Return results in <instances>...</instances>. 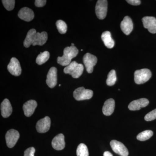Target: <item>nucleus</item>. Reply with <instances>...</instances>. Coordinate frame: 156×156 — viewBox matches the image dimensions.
<instances>
[{
	"instance_id": "nucleus-1",
	"label": "nucleus",
	"mask_w": 156,
	"mask_h": 156,
	"mask_svg": "<svg viewBox=\"0 0 156 156\" xmlns=\"http://www.w3.org/2000/svg\"><path fill=\"white\" fill-rule=\"evenodd\" d=\"M48 39V35L46 32H37L34 29H31L27 33L25 40L23 42V45L26 48H28L31 45L33 46L44 44Z\"/></svg>"
},
{
	"instance_id": "nucleus-2",
	"label": "nucleus",
	"mask_w": 156,
	"mask_h": 156,
	"mask_svg": "<svg viewBox=\"0 0 156 156\" xmlns=\"http://www.w3.org/2000/svg\"><path fill=\"white\" fill-rule=\"evenodd\" d=\"M78 53L79 50L75 46L66 47L63 50V56H58L57 58V62L62 66H67L72 62V59L76 57Z\"/></svg>"
},
{
	"instance_id": "nucleus-3",
	"label": "nucleus",
	"mask_w": 156,
	"mask_h": 156,
	"mask_svg": "<svg viewBox=\"0 0 156 156\" xmlns=\"http://www.w3.org/2000/svg\"><path fill=\"white\" fill-rule=\"evenodd\" d=\"M83 70L84 66L83 64L78 63L76 61H73L65 68L64 73L69 74L73 78L76 79L82 75Z\"/></svg>"
},
{
	"instance_id": "nucleus-4",
	"label": "nucleus",
	"mask_w": 156,
	"mask_h": 156,
	"mask_svg": "<svg viewBox=\"0 0 156 156\" xmlns=\"http://www.w3.org/2000/svg\"><path fill=\"white\" fill-rule=\"evenodd\" d=\"M134 81L136 84H142L146 83L151 77V71L147 69L137 70L134 74Z\"/></svg>"
},
{
	"instance_id": "nucleus-5",
	"label": "nucleus",
	"mask_w": 156,
	"mask_h": 156,
	"mask_svg": "<svg viewBox=\"0 0 156 156\" xmlns=\"http://www.w3.org/2000/svg\"><path fill=\"white\" fill-rule=\"evenodd\" d=\"M93 92L92 90L85 89L83 87L77 88L73 92V97L77 101L90 99L93 96Z\"/></svg>"
},
{
	"instance_id": "nucleus-6",
	"label": "nucleus",
	"mask_w": 156,
	"mask_h": 156,
	"mask_svg": "<svg viewBox=\"0 0 156 156\" xmlns=\"http://www.w3.org/2000/svg\"><path fill=\"white\" fill-rule=\"evenodd\" d=\"M108 10V1L106 0H98L95 6V14L98 18L103 20L106 17Z\"/></svg>"
},
{
	"instance_id": "nucleus-7",
	"label": "nucleus",
	"mask_w": 156,
	"mask_h": 156,
	"mask_svg": "<svg viewBox=\"0 0 156 156\" xmlns=\"http://www.w3.org/2000/svg\"><path fill=\"white\" fill-rule=\"evenodd\" d=\"M20 137L19 132L14 129H11L6 133L5 139L6 144L9 148L14 147Z\"/></svg>"
},
{
	"instance_id": "nucleus-8",
	"label": "nucleus",
	"mask_w": 156,
	"mask_h": 156,
	"mask_svg": "<svg viewBox=\"0 0 156 156\" xmlns=\"http://www.w3.org/2000/svg\"><path fill=\"white\" fill-rule=\"evenodd\" d=\"M83 61L87 72L89 73L93 72V68L97 63V57L91 53H87L83 56Z\"/></svg>"
},
{
	"instance_id": "nucleus-9",
	"label": "nucleus",
	"mask_w": 156,
	"mask_h": 156,
	"mask_svg": "<svg viewBox=\"0 0 156 156\" xmlns=\"http://www.w3.org/2000/svg\"><path fill=\"white\" fill-rule=\"evenodd\" d=\"M110 145L114 152L121 156H128V151L123 144L116 140L111 141Z\"/></svg>"
},
{
	"instance_id": "nucleus-10",
	"label": "nucleus",
	"mask_w": 156,
	"mask_h": 156,
	"mask_svg": "<svg viewBox=\"0 0 156 156\" xmlns=\"http://www.w3.org/2000/svg\"><path fill=\"white\" fill-rule=\"evenodd\" d=\"M8 69L12 75L17 76L21 74L22 69L19 61L17 58L12 57L11 58L8 66Z\"/></svg>"
},
{
	"instance_id": "nucleus-11",
	"label": "nucleus",
	"mask_w": 156,
	"mask_h": 156,
	"mask_svg": "<svg viewBox=\"0 0 156 156\" xmlns=\"http://www.w3.org/2000/svg\"><path fill=\"white\" fill-rule=\"evenodd\" d=\"M51 126V121L49 117L46 116L38 121L36 125L37 131L40 133L48 132Z\"/></svg>"
},
{
	"instance_id": "nucleus-12",
	"label": "nucleus",
	"mask_w": 156,
	"mask_h": 156,
	"mask_svg": "<svg viewBox=\"0 0 156 156\" xmlns=\"http://www.w3.org/2000/svg\"><path fill=\"white\" fill-rule=\"evenodd\" d=\"M144 28L147 29L152 34L156 33V18L154 17L147 16L142 18Z\"/></svg>"
},
{
	"instance_id": "nucleus-13",
	"label": "nucleus",
	"mask_w": 156,
	"mask_h": 156,
	"mask_svg": "<svg viewBox=\"0 0 156 156\" xmlns=\"http://www.w3.org/2000/svg\"><path fill=\"white\" fill-rule=\"evenodd\" d=\"M57 69L56 67L50 69L47 75L46 83L50 88H54L57 84Z\"/></svg>"
},
{
	"instance_id": "nucleus-14",
	"label": "nucleus",
	"mask_w": 156,
	"mask_h": 156,
	"mask_svg": "<svg viewBox=\"0 0 156 156\" xmlns=\"http://www.w3.org/2000/svg\"><path fill=\"white\" fill-rule=\"evenodd\" d=\"M149 103L148 100L145 98H140L131 101L128 108L131 111L139 110L142 108L145 107Z\"/></svg>"
},
{
	"instance_id": "nucleus-15",
	"label": "nucleus",
	"mask_w": 156,
	"mask_h": 156,
	"mask_svg": "<svg viewBox=\"0 0 156 156\" xmlns=\"http://www.w3.org/2000/svg\"><path fill=\"white\" fill-rule=\"evenodd\" d=\"M18 16L22 20L29 22L34 19V11L31 9L25 7L20 10L18 12Z\"/></svg>"
},
{
	"instance_id": "nucleus-16",
	"label": "nucleus",
	"mask_w": 156,
	"mask_h": 156,
	"mask_svg": "<svg viewBox=\"0 0 156 156\" xmlns=\"http://www.w3.org/2000/svg\"><path fill=\"white\" fill-rule=\"evenodd\" d=\"M121 28L125 34H130L133 29V23L132 20L128 16L124 17L121 23Z\"/></svg>"
},
{
	"instance_id": "nucleus-17",
	"label": "nucleus",
	"mask_w": 156,
	"mask_h": 156,
	"mask_svg": "<svg viewBox=\"0 0 156 156\" xmlns=\"http://www.w3.org/2000/svg\"><path fill=\"white\" fill-rule=\"evenodd\" d=\"M52 146L56 150H62L65 147L64 135L59 134L54 137L52 141Z\"/></svg>"
},
{
	"instance_id": "nucleus-18",
	"label": "nucleus",
	"mask_w": 156,
	"mask_h": 156,
	"mask_svg": "<svg viewBox=\"0 0 156 156\" xmlns=\"http://www.w3.org/2000/svg\"><path fill=\"white\" fill-rule=\"evenodd\" d=\"M37 105V101L34 100H30L27 101L23 105V108L24 115L27 117H30L35 111Z\"/></svg>"
},
{
	"instance_id": "nucleus-19",
	"label": "nucleus",
	"mask_w": 156,
	"mask_h": 156,
	"mask_svg": "<svg viewBox=\"0 0 156 156\" xmlns=\"http://www.w3.org/2000/svg\"><path fill=\"white\" fill-rule=\"evenodd\" d=\"M1 114L4 118H8L11 115L12 108L9 99H4L1 105Z\"/></svg>"
},
{
	"instance_id": "nucleus-20",
	"label": "nucleus",
	"mask_w": 156,
	"mask_h": 156,
	"mask_svg": "<svg viewBox=\"0 0 156 156\" xmlns=\"http://www.w3.org/2000/svg\"><path fill=\"white\" fill-rule=\"evenodd\" d=\"M115 107V100L112 98H110L105 102L102 108V112L105 115H111L114 111Z\"/></svg>"
},
{
	"instance_id": "nucleus-21",
	"label": "nucleus",
	"mask_w": 156,
	"mask_h": 156,
	"mask_svg": "<svg viewBox=\"0 0 156 156\" xmlns=\"http://www.w3.org/2000/svg\"><path fill=\"white\" fill-rule=\"evenodd\" d=\"M101 39L107 48L111 49L114 47L115 42L112 38L111 34L108 31L102 34Z\"/></svg>"
},
{
	"instance_id": "nucleus-22",
	"label": "nucleus",
	"mask_w": 156,
	"mask_h": 156,
	"mask_svg": "<svg viewBox=\"0 0 156 156\" xmlns=\"http://www.w3.org/2000/svg\"><path fill=\"white\" fill-rule=\"evenodd\" d=\"M50 56V53L48 51H46L43 53H41L37 57L36 63L39 65L44 64L49 59Z\"/></svg>"
},
{
	"instance_id": "nucleus-23",
	"label": "nucleus",
	"mask_w": 156,
	"mask_h": 156,
	"mask_svg": "<svg viewBox=\"0 0 156 156\" xmlns=\"http://www.w3.org/2000/svg\"><path fill=\"white\" fill-rule=\"evenodd\" d=\"M153 135V132L151 130H146L139 133L136 136V139L140 141H145L150 139Z\"/></svg>"
},
{
	"instance_id": "nucleus-24",
	"label": "nucleus",
	"mask_w": 156,
	"mask_h": 156,
	"mask_svg": "<svg viewBox=\"0 0 156 156\" xmlns=\"http://www.w3.org/2000/svg\"><path fill=\"white\" fill-rule=\"evenodd\" d=\"M77 156H89V151L86 144H80L78 146L76 150Z\"/></svg>"
},
{
	"instance_id": "nucleus-25",
	"label": "nucleus",
	"mask_w": 156,
	"mask_h": 156,
	"mask_svg": "<svg viewBox=\"0 0 156 156\" xmlns=\"http://www.w3.org/2000/svg\"><path fill=\"white\" fill-rule=\"evenodd\" d=\"M117 80L116 74L115 70H112L109 73L106 80V84L108 86H112L115 83Z\"/></svg>"
},
{
	"instance_id": "nucleus-26",
	"label": "nucleus",
	"mask_w": 156,
	"mask_h": 156,
	"mask_svg": "<svg viewBox=\"0 0 156 156\" xmlns=\"http://www.w3.org/2000/svg\"><path fill=\"white\" fill-rule=\"evenodd\" d=\"M56 26L59 33L65 34L67 30V26L66 23L62 20H58L56 21Z\"/></svg>"
},
{
	"instance_id": "nucleus-27",
	"label": "nucleus",
	"mask_w": 156,
	"mask_h": 156,
	"mask_svg": "<svg viewBox=\"0 0 156 156\" xmlns=\"http://www.w3.org/2000/svg\"><path fill=\"white\" fill-rule=\"evenodd\" d=\"M2 2L8 11H10L14 9L15 3L14 0H2Z\"/></svg>"
},
{
	"instance_id": "nucleus-28",
	"label": "nucleus",
	"mask_w": 156,
	"mask_h": 156,
	"mask_svg": "<svg viewBox=\"0 0 156 156\" xmlns=\"http://www.w3.org/2000/svg\"><path fill=\"white\" fill-rule=\"evenodd\" d=\"M156 119V109L152 111L147 114L144 117V119L145 121L149 122V121H153Z\"/></svg>"
},
{
	"instance_id": "nucleus-29",
	"label": "nucleus",
	"mask_w": 156,
	"mask_h": 156,
	"mask_svg": "<svg viewBox=\"0 0 156 156\" xmlns=\"http://www.w3.org/2000/svg\"><path fill=\"white\" fill-rule=\"evenodd\" d=\"M35 149L34 147L28 148L24 151V156H34Z\"/></svg>"
},
{
	"instance_id": "nucleus-30",
	"label": "nucleus",
	"mask_w": 156,
	"mask_h": 156,
	"mask_svg": "<svg viewBox=\"0 0 156 156\" xmlns=\"http://www.w3.org/2000/svg\"><path fill=\"white\" fill-rule=\"evenodd\" d=\"M47 1L46 0H36L35 1V5L37 7H43L45 5Z\"/></svg>"
},
{
	"instance_id": "nucleus-31",
	"label": "nucleus",
	"mask_w": 156,
	"mask_h": 156,
	"mask_svg": "<svg viewBox=\"0 0 156 156\" xmlns=\"http://www.w3.org/2000/svg\"><path fill=\"white\" fill-rule=\"evenodd\" d=\"M126 2L132 5H139L141 3V2L140 0H128Z\"/></svg>"
},
{
	"instance_id": "nucleus-32",
	"label": "nucleus",
	"mask_w": 156,
	"mask_h": 156,
	"mask_svg": "<svg viewBox=\"0 0 156 156\" xmlns=\"http://www.w3.org/2000/svg\"><path fill=\"white\" fill-rule=\"evenodd\" d=\"M103 156H113L111 153L109 151H105L104 153Z\"/></svg>"
},
{
	"instance_id": "nucleus-33",
	"label": "nucleus",
	"mask_w": 156,
	"mask_h": 156,
	"mask_svg": "<svg viewBox=\"0 0 156 156\" xmlns=\"http://www.w3.org/2000/svg\"><path fill=\"white\" fill-rule=\"evenodd\" d=\"M71 46H74V44H73H73H71Z\"/></svg>"
},
{
	"instance_id": "nucleus-34",
	"label": "nucleus",
	"mask_w": 156,
	"mask_h": 156,
	"mask_svg": "<svg viewBox=\"0 0 156 156\" xmlns=\"http://www.w3.org/2000/svg\"><path fill=\"white\" fill-rule=\"evenodd\" d=\"M59 86V87H60V86H61V85H60V84H59V86Z\"/></svg>"
}]
</instances>
